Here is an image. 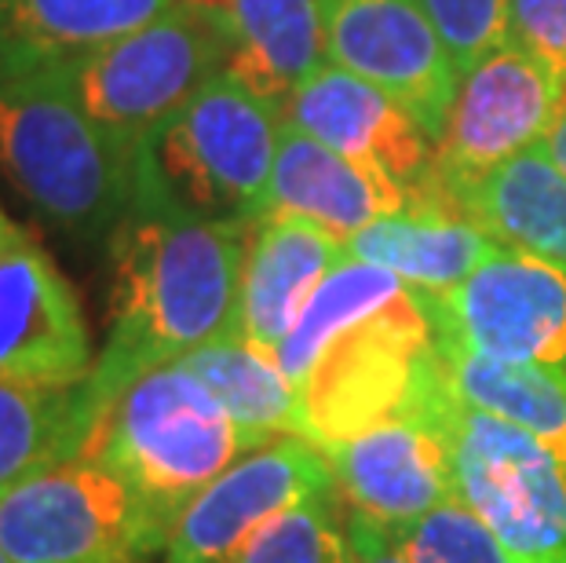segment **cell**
<instances>
[{
  "instance_id": "2",
  "label": "cell",
  "mask_w": 566,
  "mask_h": 563,
  "mask_svg": "<svg viewBox=\"0 0 566 563\" xmlns=\"http://www.w3.org/2000/svg\"><path fill=\"white\" fill-rule=\"evenodd\" d=\"M249 223L201 220L161 198H132L111 242V330L84 380L99 421L150 369L234 333Z\"/></svg>"
},
{
  "instance_id": "22",
  "label": "cell",
  "mask_w": 566,
  "mask_h": 563,
  "mask_svg": "<svg viewBox=\"0 0 566 563\" xmlns=\"http://www.w3.org/2000/svg\"><path fill=\"white\" fill-rule=\"evenodd\" d=\"M439 366L457 399L520 425L566 472V377L537 366L486 358L442 337Z\"/></svg>"
},
{
  "instance_id": "15",
  "label": "cell",
  "mask_w": 566,
  "mask_h": 563,
  "mask_svg": "<svg viewBox=\"0 0 566 563\" xmlns=\"http://www.w3.org/2000/svg\"><path fill=\"white\" fill-rule=\"evenodd\" d=\"M442 388L420 410L373 425L325 450L336 498L384 531H399L453 498L450 450L436 417Z\"/></svg>"
},
{
  "instance_id": "29",
  "label": "cell",
  "mask_w": 566,
  "mask_h": 563,
  "mask_svg": "<svg viewBox=\"0 0 566 563\" xmlns=\"http://www.w3.org/2000/svg\"><path fill=\"white\" fill-rule=\"evenodd\" d=\"M344 534H347V560L352 563H409L399 553V545L391 542V534L380 523L363 517V512H347Z\"/></svg>"
},
{
  "instance_id": "19",
  "label": "cell",
  "mask_w": 566,
  "mask_h": 563,
  "mask_svg": "<svg viewBox=\"0 0 566 563\" xmlns=\"http://www.w3.org/2000/svg\"><path fill=\"white\" fill-rule=\"evenodd\" d=\"M179 0H0V77L74 66L168 15Z\"/></svg>"
},
{
  "instance_id": "24",
  "label": "cell",
  "mask_w": 566,
  "mask_h": 563,
  "mask_svg": "<svg viewBox=\"0 0 566 563\" xmlns=\"http://www.w3.org/2000/svg\"><path fill=\"white\" fill-rule=\"evenodd\" d=\"M92 428L84 385L30 388L0 380V490L77 453Z\"/></svg>"
},
{
  "instance_id": "26",
  "label": "cell",
  "mask_w": 566,
  "mask_h": 563,
  "mask_svg": "<svg viewBox=\"0 0 566 563\" xmlns=\"http://www.w3.org/2000/svg\"><path fill=\"white\" fill-rule=\"evenodd\" d=\"M388 534L409 563H512L497 534L457 498Z\"/></svg>"
},
{
  "instance_id": "20",
  "label": "cell",
  "mask_w": 566,
  "mask_h": 563,
  "mask_svg": "<svg viewBox=\"0 0 566 563\" xmlns=\"http://www.w3.org/2000/svg\"><path fill=\"white\" fill-rule=\"evenodd\" d=\"M347 260L391 271L424 296L453 293L497 253V242L464 217L450 212H399L347 238Z\"/></svg>"
},
{
  "instance_id": "6",
  "label": "cell",
  "mask_w": 566,
  "mask_h": 563,
  "mask_svg": "<svg viewBox=\"0 0 566 563\" xmlns=\"http://www.w3.org/2000/svg\"><path fill=\"white\" fill-rule=\"evenodd\" d=\"M450 450L453 498L483 520L512 563L566 556V472L520 425L457 399L436 403Z\"/></svg>"
},
{
  "instance_id": "8",
  "label": "cell",
  "mask_w": 566,
  "mask_h": 563,
  "mask_svg": "<svg viewBox=\"0 0 566 563\" xmlns=\"http://www.w3.org/2000/svg\"><path fill=\"white\" fill-rule=\"evenodd\" d=\"M223 66V33L209 15L179 0L150 27L74 63L70 77L95 122L139 154Z\"/></svg>"
},
{
  "instance_id": "18",
  "label": "cell",
  "mask_w": 566,
  "mask_h": 563,
  "mask_svg": "<svg viewBox=\"0 0 566 563\" xmlns=\"http://www.w3.org/2000/svg\"><path fill=\"white\" fill-rule=\"evenodd\" d=\"M227 41V74L285 111L289 95L329 63L318 0H184Z\"/></svg>"
},
{
  "instance_id": "28",
  "label": "cell",
  "mask_w": 566,
  "mask_h": 563,
  "mask_svg": "<svg viewBox=\"0 0 566 563\" xmlns=\"http://www.w3.org/2000/svg\"><path fill=\"white\" fill-rule=\"evenodd\" d=\"M512 44L566 88V0H512Z\"/></svg>"
},
{
  "instance_id": "32",
  "label": "cell",
  "mask_w": 566,
  "mask_h": 563,
  "mask_svg": "<svg viewBox=\"0 0 566 563\" xmlns=\"http://www.w3.org/2000/svg\"><path fill=\"white\" fill-rule=\"evenodd\" d=\"M0 563H11V560H8V553H4V549H0Z\"/></svg>"
},
{
  "instance_id": "5",
  "label": "cell",
  "mask_w": 566,
  "mask_h": 563,
  "mask_svg": "<svg viewBox=\"0 0 566 563\" xmlns=\"http://www.w3.org/2000/svg\"><path fill=\"white\" fill-rule=\"evenodd\" d=\"M282 111L220 70L136 154V198H161L201 220L268 217Z\"/></svg>"
},
{
  "instance_id": "3",
  "label": "cell",
  "mask_w": 566,
  "mask_h": 563,
  "mask_svg": "<svg viewBox=\"0 0 566 563\" xmlns=\"http://www.w3.org/2000/svg\"><path fill=\"white\" fill-rule=\"evenodd\" d=\"M0 169L74 238H111L136 198V154L88 114L70 66L0 77Z\"/></svg>"
},
{
  "instance_id": "13",
  "label": "cell",
  "mask_w": 566,
  "mask_h": 563,
  "mask_svg": "<svg viewBox=\"0 0 566 563\" xmlns=\"http://www.w3.org/2000/svg\"><path fill=\"white\" fill-rule=\"evenodd\" d=\"M282 117L344 158L388 176L420 212L457 217L436 184V139L384 88L325 63L293 88Z\"/></svg>"
},
{
  "instance_id": "7",
  "label": "cell",
  "mask_w": 566,
  "mask_h": 563,
  "mask_svg": "<svg viewBox=\"0 0 566 563\" xmlns=\"http://www.w3.org/2000/svg\"><path fill=\"white\" fill-rule=\"evenodd\" d=\"M0 549L11 563H139L161 542L132 487L81 447L0 490Z\"/></svg>"
},
{
  "instance_id": "21",
  "label": "cell",
  "mask_w": 566,
  "mask_h": 563,
  "mask_svg": "<svg viewBox=\"0 0 566 563\" xmlns=\"http://www.w3.org/2000/svg\"><path fill=\"white\" fill-rule=\"evenodd\" d=\"M457 212L497 246L566 268V173L545 143L493 169L461 198Z\"/></svg>"
},
{
  "instance_id": "9",
  "label": "cell",
  "mask_w": 566,
  "mask_h": 563,
  "mask_svg": "<svg viewBox=\"0 0 566 563\" xmlns=\"http://www.w3.org/2000/svg\"><path fill=\"white\" fill-rule=\"evenodd\" d=\"M563 103L566 88L512 41L468 70L436 139V184L446 206L457 212L493 169L537 147Z\"/></svg>"
},
{
  "instance_id": "11",
  "label": "cell",
  "mask_w": 566,
  "mask_h": 563,
  "mask_svg": "<svg viewBox=\"0 0 566 563\" xmlns=\"http://www.w3.org/2000/svg\"><path fill=\"white\" fill-rule=\"evenodd\" d=\"M95 352L81 301L59 263L0 206V380L77 388Z\"/></svg>"
},
{
  "instance_id": "25",
  "label": "cell",
  "mask_w": 566,
  "mask_h": 563,
  "mask_svg": "<svg viewBox=\"0 0 566 563\" xmlns=\"http://www.w3.org/2000/svg\"><path fill=\"white\" fill-rule=\"evenodd\" d=\"M336 501V494H322L285 509L231 563H352Z\"/></svg>"
},
{
  "instance_id": "17",
  "label": "cell",
  "mask_w": 566,
  "mask_h": 563,
  "mask_svg": "<svg viewBox=\"0 0 566 563\" xmlns=\"http://www.w3.org/2000/svg\"><path fill=\"white\" fill-rule=\"evenodd\" d=\"M268 212H285L325 227L340 242L355 238L363 227L399 212H420L417 201L388 176L366 169L315 136L282 122L279 158L271 173Z\"/></svg>"
},
{
  "instance_id": "30",
  "label": "cell",
  "mask_w": 566,
  "mask_h": 563,
  "mask_svg": "<svg viewBox=\"0 0 566 563\" xmlns=\"http://www.w3.org/2000/svg\"><path fill=\"white\" fill-rule=\"evenodd\" d=\"M545 143V150L556 158V165L566 173V103H563V111H559V117H556V125L548 128V136L541 139Z\"/></svg>"
},
{
  "instance_id": "14",
  "label": "cell",
  "mask_w": 566,
  "mask_h": 563,
  "mask_svg": "<svg viewBox=\"0 0 566 563\" xmlns=\"http://www.w3.org/2000/svg\"><path fill=\"white\" fill-rule=\"evenodd\" d=\"M325 55L347 74L395 95L439 139L461 85L420 0H318Z\"/></svg>"
},
{
  "instance_id": "27",
  "label": "cell",
  "mask_w": 566,
  "mask_h": 563,
  "mask_svg": "<svg viewBox=\"0 0 566 563\" xmlns=\"http://www.w3.org/2000/svg\"><path fill=\"white\" fill-rule=\"evenodd\" d=\"M461 77L512 41V0H420Z\"/></svg>"
},
{
  "instance_id": "12",
  "label": "cell",
  "mask_w": 566,
  "mask_h": 563,
  "mask_svg": "<svg viewBox=\"0 0 566 563\" xmlns=\"http://www.w3.org/2000/svg\"><path fill=\"white\" fill-rule=\"evenodd\" d=\"M336 494L329 458L304 436H274L223 469L190 505L161 549L165 563H231L285 509Z\"/></svg>"
},
{
  "instance_id": "23",
  "label": "cell",
  "mask_w": 566,
  "mask_h": 563,
  "mask_svg": "<svg viewBox=\"0 0 566 563\" xmlns=\"http://www.w3.org/2000/svg\"><path fill=\"white\" fill-rule=\"evenodd\" d=\"M195 374L223 410L245 428L249 436L274 439V436H304V403L293 380L285 377L279 358L268 347L252 344L238 333H227L220 341L201 344L198 352L179 358Z\"/></svg>"
},
{
  "instance_id": "10",
  "label": "cell",
  "mask_w": 566,
  "mask_h": 563,
  "mask_svg": "<svg viewBox=\"0 0 566 563\" xmlns=\"http://www.w3.org/2000/svg\"><path fill=\"white\" fill-rule=\"evenodd\" d=\"M424 296V293H420ZM442 341L566 377V268L497 249L453 293L428 296Z\"/></svg>"
},
{
  "instance_id": "16",
  "label": "cell",
  "mask_w": 566,
  "mask_h": 563,
  "mask_svg": "<svg viewBox=\"0 0 566 563\" xmlns=\"http://www.w3.org/2000/svg\"><path fill=\"white\" fill-rule=\"evenodd\" d=\"M344 260L347 246L325 227L285 212L260 217L245 246L234 333L268 352H279L325 274Z\"/></svg>"
},
{
  "instance_id": "1",
  "label": "cell",
  "mask_w": 566,
  "mask_h": 563,
  "mask_svg": "<svg viewBox=\"0 0 566 563\" xmlns=\"http://www.w3.org/2000/svg\"><path fill=\"white\" fill-rule=\"evenodd\" d=\"M274 358L300 392L307 439L322 450L420 410L442 388L428 296L363 260L325 274Z\"/></svg>"
},
{
  "instance_id": "31",
  "label": "cell",
  "mask_w": 566,
  "mask_h": 563,
  "mask_svg": "<svg viewBox=\"0 0 566 563\" xmlns=\"http://www.w3.org/2000/svg\"><path fill=\"white\" fill-rule=\"evenodd\" d=\"M541 563H566V556H552V560H541Z\"/></svg>"
},
{
  "instance_id": "4",
  "label": "cell",
  "mask_w": 566,
  "mask_h": 563,
  "mask_svg": "<svg viewBox=\"0 0 566 563\" xmlns=\"http://www.w3.org/2000/svg\"><path fill=\"white\" fill-rule=\"evenodd\" d=\"M256 442L184 363H168L106 406L84 450L132 487L165 549L179 512Z\"/></svg>"
}]
</instances>
